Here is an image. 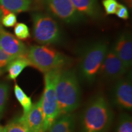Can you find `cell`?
<instances>
[{"label": "cell", "instance_id": "6da1fadb", "mask_svg": "<svg viewBox=\"0 0 132 132\" xmlns=\"http://www.w3.org/2000/svg\"><path fill=\"white\" fill-rule=\"evenodd\" d=\"M114 114L108 102L102 95L92 97L81 117V132H108Z\"/></svg>", "mask_w": 132, "mask_h": 132}, {"label": "cell", "instance_id": "7a4b0ae2", "mask_svg": "<svg viewBox=\"0 0 132 132\" xmlns=\"http://www.w3.org/2000/svg\"><path fill=\"white\" fill-rule=\"evenodd\" d=\"M55 91L59 116L72 113L78 108L81 101V89L75 70H61L56 83Z\"/></svg>", "mask_w": 132, "mask_h": 132}, {"label": "cell", "instance_id": "3957f363", "mask_svg": "<svg viewBox=\"0 0 132 132\" xmlns=\"http://www.w3.org/2000/svg\"><path fill=\"white\" fill-rule=\"evenodd\" d=\"M26 57L31 65L42 73L62 69L69 61L67 56L46 45H34L28 50Z\"/></svg>", "mask_w": 132, "mask_h": 132}, {"label": "cell", "instance_id": "277c9868", "mask_svg": "<svg viewBox=\"0 0 132 132\" xmlns=\"http://www.w3.org/2000/svg\"><path fill=\"white\" fill-rule=\"evenodd\" d=\"M108 49L106 43L98 41L85 50L79 64V75L82 81L91 83L95 80Z\"/></svg>", "mask_w": 132, "mask_h": 132}, {"label": "cell", "instance_id": "5b68a950", "mask_svg": "<svg viewBox=\"0 0 132 132\" xmlns=\"http://www.w3.org/2000/svg\"><path fill=\"white\" fill-rule=\"evenodd\" d=\"M61 69L47 72L44 76V93L42 95V108L44 118L43 129L46 132L53 123L59 117L58 103L55 91V86Z\"/></svg>", "mask_w": 132, "mask_h": 132}, {"label": "cell", "instance_id": "8992f818", "mask_svg": "<svg viewBox=\"0 0 132 132\" xmlns=\"http://www.w3.org/2000/svg\"><path fill=\"white\" fill-rule=\"evenodd\" d=\"M33 36L42 45L56 44L62 39V33L57 22L49 15L35 12L32 15Z\"/></svg>", "mask_w": 132, "mask_h": 132}, {"label": "cell", "instance_id": "52a82bcc", "mask_svg": "<svg viewBox=\"0 0 132 132\" xmlns=\"http://www.w3.org/2000/svg\"><path fill=\"white\" fill-rule=\"evenodd\" d=\"M53 15L67 23L81 20L82 16L74 7L71 0H42Z\"/></svg>", "mask_w": 132, "mask_h": 132}, {"label": "cell", "instance_id": "ba28073f", "mask_svg": "<svg viewBox=\"0 0 132 132\" xmlns=\"http://www.w3.org/2000/svg\"><path fill=\"white\" fill-rule=\"evenodd\" d=\"M111 100L114 105L121 110L132 108V81L131 73L118 80L113 87Z\"/></svg>", "mask_w": 132, "mask_h": 132}, {"label": "cell", "instance_id": "9c48e42d", "mask_svg": "<svg viewBox=\"0 0 132 132\" xmlns=\"http://www.w3.org/2000/svg\"><path fill=\"white\" fill-rule=\"evenodd\" d=\"M125 67L112 48H108L98 73L109 81H117L127 72Z\"/></svg>", "mask_w": 132, "mask_h": 132}, {"label": "cell", "instance_id": "30bf717a", "mask_svg": "<svg viewBox=\"0 0 132 132\" xmlns=\"http://www.w3.org/2000/svg\"><path fill=\"white\" fill-rule=\"evenodd\" d=\"M0 48L11 56L16 58L26 57V46L20 39L0 27Z\"/></svg>", "mask_w": 132, "mask_h": 132}, {"label": "cell", "instance_id": "8fae6325", "mask_svg": "<svg viewBox=\"0 0 132 132\" xmlns=\"http://www.w3.org/2000/svg\"><path fill=\"white\" fill-rule=\"evenodd\" d=\"M111 48L128 70L132 64L131 34L127 32H123L120 34Z\"/></svg>", "mask_w": 132, "mask_h": 132}, {"label": "cell", "instance_id": "7c38bea8", "mask_svg": "<svg viewBox=\"0 0 132 132\" xmlns=\"http://www.w3.org/2000/svg\"><path fill=\"white\" fill-rule=\"evenodd\" d=\"M23 116L25 119L29 132H44L43 129L44 118L42 108V97L37 102L33 104L28 113Z\"/></svg>", "mask_w": 132, "mask_h": 132}, {"label": "cell", "instance_id": "4fadbf2b", "mask_svg": "<svg viewBox=\"0 0 132 132\" xmlns=\"http://www.w3.org/2000/svg\"><path fill=\"white\" fill-rule=\"evenodd\" d=\"M39 0H0V5L10 12H26L37 7Z\"/></svg>", "mask_w": 132, "mask_h": 132}, {"label": "cell", "instance_id": "5bb4252c", "mask_svg": "<svg viewBox=\"0 0 132 132\" xmlns=\"http://www.w3.org/2000/svg\"><path fill=\"white\" fill-rule=\"evenodd\" d=\"M74 7L80 14L97 19L101 15L97 0H71Z\"/></svg>", "mask_w": 132, "mask_h": 132}, {"label": "cell", "instance_id": "9a60e30c", "mask_svg": "<svg viewBox=\"0 0 132 132\" xmlns=\"http://www.w3.org/2000/svg\"><path fill=\"white\" fill-rule=\"evenodd\" d=\"M75 127V116L69 113L60 116L53 123L49 132H74Z\"/></svg>", "mask_w": 132, "mask_h": 132}, {"label": "cell", "instance_id": "2e32d148", "mask_svg": "<svg viewBox=\"0 0 132 132\" xmlns=\"http://www.w3.org/2000/svg\"><path fill=\"white\" fill-rule=\"evenodd\" d=\"M30 65V62L26 57L14 59L6 66L8 79L11 80H15L26 67Z\"/></svg>", "mask_w": 132, "mask_h": 132}, {"label": "cell", "instance_id": "e0dca14e", "mask_svg": "<svg viewBox=\"0 0 132 132\" xmlns=\"http://www.w3.org/2000/svg\"><path fill=\"white\" fill-rule=\"evenodd\" d=\"M14 94L16 100L20 104L21 107L23 110V115H25L29 111L31 108H32L33 105L32 100L29 96L26 95V94L23 91V90L17 84H15L14 87Z\"/></svg>", "mask_w": 132, "mask_h": 132}, {"label": "cell", "instance_id": "ac0fdd59", "mask_svg": "<svg viewBox=\"0 0 132 132\" xmlns=\"http://www.w3.org/2000/svg\"><path fill=\"white\" fill-rule=\"evenodd\" d=\"M4 132H29L24 116L16 117L10 121L5 127Z\"/></svg>", "mask_w": 132, "mask_h": 132}, {"label": "cell", "instance_id": "d6986e66", "mask_svg": "<svg viewBox=\"0 0 132 132\" xmlns=\"http://www.w3.org/2000/svg\"><path fill=\"white\" fill-rule=\"evenodd\" d=\"M114 132H132V118L128 113H122L119 117Z\"/></svg>", "mask_w": 132, "mask_h": 132}, {"label": "cell", "instance_id": "ffe728a7", "mask_svg": "<svg viewBox=\"0 0 132 132\" xmlns=\"http://www.w3.org/2000/svg\"><path fill=\"white\" fill-rule=\"evenodd\" d=\"M9 87L5 82H0V119L4 114L7 104Z\"/></svg>", "mask_w": 132, "mask_h": 132}, {"label": "cell", "instance_id": "44dd1931", "mask_svg": "<svg viewBox=\"0 0 132 132\" xmlns=\"http://www.w3.org/2000/svg\"><path fill=\"white\" fill-rule=\"evenodd\" d=\"M15 37L20 40H26L30 37V32L27 25L23 23H16L14 27Z\"/></svg>", "mask_w": 132, "mask_h": 132}, {"label": "cell", "instance_id": "7402d4cb", "mask_svg": "<svg viewBox=\"0 0 132 132\" xmlns=\"http://www.w3.org/2000/svg\"><path fill=\"white\" fill-rule=\"evenodd\" d=\"M118 4L119 3L116 0H103L102 1V4L107 15L114 14Z\"/></svg>", "mask_w": 132, "mask_h": 132}, {"label": "cell", "instance_id": "603a6c76", "mask_svg": "<svg viewBox=\"0 0 132 132\" xmlns=\"http://www.w3.org/2000/svg\"><path fill=\"white\" fill-rule=\"evenodd\" d=\"M1 21L6 27H12L16 23V16L15 13L9 12L2 16Z\"/></svg>", "mask_w": 132, "mask_h": 132}, {"label": "cell", "instance_id": "cb8c5ba5", "mask_svg": "<svg viewBox=\"0 0 132 132\" xmlns=\"http://www.w3.org/2000/svg\"><path fill=\"white\" fill-rule=\"evenodd\" d=\"M15 57L11 56L0 48V69H3L6 67L11 61Z\"/></svg>", "mask_w": 132, "mask_h": 132}, {"label": "cell", "instance_id": "d4e9b609", "mask_svg": "<svg viewBox=\"0 0 132 132\" xmlns=\"http://www.w3.org/2000/svg\"><path fill=\"white\" fill-rule=\"evenodd\" d=\"M115 14L119 18L123 20L128 19L129 17V13L127 8L123 4H118Z\"/></svg>", "mask_w": 132, "mask_h": 132}, {"label": "cell", "instance_id": "484cf974", "mask_svg": "<svg viewBox=\"0 0 132 132\" xmlns=\"http://www.w3.org/2000/svg\"><path fill=\"white\" fill-rule=\"evenodd\" d=\"M124 2L128 5V7L131 8L132 6V0H123Z\"/></svg>", "mask_w": 132, "mask_h": 132}, {"label": "cell", "instance_id": "4316f807", "mask_svg": "<svg viewBox=\"0 0 132 132\" xmlns=\"http://www.w3.org/2000/svg\"><path fill=\"white\" fill-rule=\"evenodd\" d=\"M0 132H4V127L1 125H0Z\"/></svg>", "mask_w": 132, "mask_h": 132}, {"label": "cell", "instance_id": "83f0119b", "mask_svg": "<svg viewBox=\"0 0 132 132\" xmlns=\"http://www.w3.org/2000/svg\"><path fill=\"white\" fill-rule=\"evenodd\" d=\"M2 16H3L2 12H1V8H0V22H1V19H2Z\"/></svg>", "mask_w": 132, "mask_h": 132}, {"label": "cell", "instance_id": "f1b7e54d", "mask_svg": "<svg viewBox=\"0 0 132 132\" xmlns=\"http://www.w3.org/2000/svg\"><path fill=\"white\" fill-rule=\"evenodd\" d=\"M3 72H4V70H3V69H0V75L2 74Z\"/></svg>", "mask_w": 132, "mask_h": 132}]
</instances>
